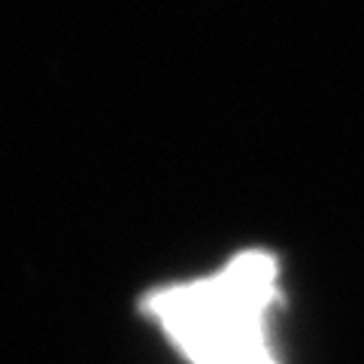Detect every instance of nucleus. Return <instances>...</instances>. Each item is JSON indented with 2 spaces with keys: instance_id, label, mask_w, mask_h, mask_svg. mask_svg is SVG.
<instances>
[{
  "instance_id": "1",
  "label": "nucleus",
  "mask_w": 364,
  "mask_h": 364,
  "mask_svg": "<svg viewBox=\"0 0 364 364\" xmlns=\"http://www.w3.org/2000/svg\"><path fill=\"white\" fill-rule=\"evenodd\" d=\"M277 304V255L243 249L210 277L149 291L143 310L188 364H279L270 346Z\"/></svg>"
}]
</instances>
